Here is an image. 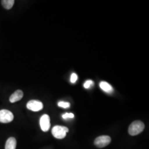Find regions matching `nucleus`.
Listing matches in <instances>:
<instances>
[{"label":"nucleus","instance_id":"obj_1","mask_svg":"<svg viewBox=\"0 0 149 149\" xmlns=\"http://www.w3.org/2000/svg\"><path fill=\"white\" fill-rule=\"evenodd\" d=\"M144 123L140 120H136L132 123L128 128V133L132 136L137 135L144 130Z\"/></svg>","mask_w":149,"mask_h":149},{"label":"nucleus","instance_id":"obj_2","mask_svg":"<svg viewBox=\"0 0 149 149\" xmlns=\"http://www.w3.org/2000/svg\"><path fill=\"white\" fill-rule=\"evenodd\" d=\"M69 132V129L64 127V126H60V125H56L54 127L52 133L55 138L58 139H62L66 136V133Z\"/></svg>","mask_w":149,"mask_h":149},{"label":"nucleus","instance_id":"obj_3","mask_svg":"<svg viewBox=\"0 0 149 149\" xmlns=\"http://www.w3.org/2000/svg\"><path fill=\"white\" fill-rule=\"evenodd\" d=\"M111 142V138L107 135H102L98 136L95 140V145L98 148H104Z\"/></svg>","mask_w":149,"mask_h":149},{"label":"nucleus","instance_id":"obj_4","mask_svg":"<svg viewBox=\"0 0 149 149\" xmlns=\"http://www.w3.org/2000/svg\"><path fill=\"white\" fill-rule=\"evenodd\" d=\"M14 116L13 113L7 109L0 111V122L2 123H10L13 120Z\"/></svg>","mask_w":149,"mask_h":149},{"label":"nucleus","instance_id":"obj_5","mask_svg":"<svg viewBox=\"0 0 149 149\" xmlns=\"http://www.w3.org/2000/svg\"><path fill=\"white\" fill-rule=\"evenodd\" d=\"M27 108L33 112H38L43 109V104L37 100H31L27 103Z\"/></svg>","mask_w":149,"mask_h":149},{"label":"nucleus","instance_id":"obj_6","mask_svg":"<svg viewBox=\"0 0 149 149\" xmlns=\"http://www.w3.org/2000/svg\"><path fill=\"white\" fill-rule=\"evenodd\" d=\"M40 125L42 130L47 132L50 128V119L48 114H44L40 119Z\"/></svg>","mask_w":149,"mask_h":149},{"label":"nucleus","instance_id":"obj_7","mask_svg":"<svg viewBox=\"0 0 149 149\" xmlns=\"http://www.w3.org/2000/svg\"><path fill=\"white\" fill-rule=\"evenodd\" d=\"M23 97V92L20 90H17L11 95L10 98V101L11 103H15L19 101Z\"/></svg>","mask_w":149,"mask_h":149},{"label":"nucleus","instance_id":"obj_8","mask_svg":"<svg viewBox=\"0 0 149 149\" xmlns=\"http://www.w3.org/2000/svg\"><path fill=\"white\" fill-rule=\"evenodd\" d=\"M100 86L102 90L108 93H111L113 91V88L112 86L105 81L101 82L100 84Z\"/></svg>","mask_w":149,"mask_h":149},{"label":"nucleus","instance_id":"obj_9","mask_svg":"<svg viewBox=\"0 0 149 149\" xmlns=\"http://www.w3.org/2000/svg\"><path fill=\"white\" fill-rule=\"evenodd\" d=\"M17 141L16 139L13 137H11L6 141L5 149H16Z\"/></svg>","mask_w":149,"mask_h":149},{"label":"nucleus","instance_id":"obj_10","mask_svg":"<svg viewBox=\"0 0 149 149\" xmlns=\"http://www.w3.org/2000/svg\"><path fill=\"white\" fill-rule=\"evenodd\" d=\"M1 3L3 7L6 10H10L13 7L15 3L14 0H2Z\"/></svg>","mask_w":149,"mask_h":149},{"label":"nucleus","instance_id":"obj_11","mask_svg":"<svg viewBox=\"0 0 149 149\" xmlns=\"http://www.w3.org/2000/svg\"><path fill=\"white\" fill-rule=\"evenodd\" d=\"M58 106L63 108H68L70 107V104L69 102H66L60 101L58 103Z\"/></svg>","mask_w":149,"mask_h":149},{"label":"nucleus","instance_id":"obj_12","mask_svg":"<svg viewBox=\"0 0 149 149\" xmlns=\"http://www.w3.org/2000/svg\"><path fill=\"white\" fill-rule=\"evenodd\" d=\"M63 118L66 120L68 119H72L74 118V114L72 113H66L63 115Z\"/></svg>","mask_w":149,"mask_h":149},{"label":"nucleus","instance_id":"obj_13","mask_svg":"<svg viewBox=\"0 0 149 149\" xmlns=\"http://www.w3.org/2000/svg\"><path fill=\"white\" fill-rule=\"evenodd\" d=\"M93 85H94V83L92 80H87L85 82L84 87L86 89H88V88H90Z\"/></svg>","mask_w":149,"mask_h":149},{"label":"nucleus","instance_id":"obj_14","mask_svg":"<svg viewBox=\"0 0 149 149\" xmlns=\"http://www.w3.org/2000/svg\"><path fill=\"white\" fill-rule=\"evenodd\" d=\"M77 79H78V76H77V74H75V73H73L71 75L70 81H71V83L74 84V83L76 82V81L77 80Z\"/></svg>","mask_w":149,"mask_h":149}]
</instances>
